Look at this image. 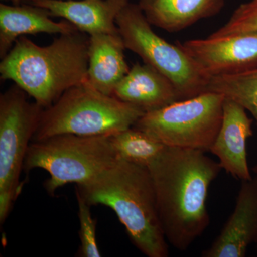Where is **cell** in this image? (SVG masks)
I'll return each mask as SVG.
<instances>
[{
    "instance_id": "277c9868",
    "label": "cell",
    "mask_w": 257,
    "mask_h": 257,
    "mask_svg": "<svg viewBox=\"0 0 257 257\" xmlns=\"http://www.w3.org/2000/svg\"><path fill=\"white\" fill-rule=\"evenodd\" d=\"M145 114L140 108L83 83L70 88L43 109L32 141L64 134L114 135L133 127Z\"/></svg>"
},
{
    "instance_id": "3957f363",
    "label": "cell",
    "mask_w": 257,
    "mask_h": 257,
    "mask_svg": "<svg viewBox=\"0 0 257 257\" xmlns=\"http://www.w3.org/2000/svg\"><path fill=\"white\" fill-rule=\"evenodd\" d=\"M85 34H62L45 47L19 37L2 59L1 79L13 81L39 105L48 107L70 88L87 82L89 37Z\"/></svg>"
},
{
    "instance_id": "4fadbf2b",
    "label": "cell",
    "mask_w": 257,
    "mask_h": 257,
    "mask_svg": "<svg viewBox=\"0 0 257 257\" xmlns=\"http://www.w3.org/2000/svg\"><path fill=\"white\" fill-rule=\"evenodd\" d=\"M128 0H39L35 4L48 10L51 17L67 20L89 35L118 33L116 18Z\"/></svg>"
},
{
    "instance_id": "8fae6325",
    "label": "cell",
    "mask_w": 257,
    "mask_h": 257,
    "mask_svg": "<svg viewBox=\"0 0 257 257\" xmlns=\"http://www.w3.org/2000/svg\"><path fill=\"white\" fill-rule=\"evenodd\" d=\"M252 122L243 106L225 97L220 130L209 151L217 157L222 170L241 182L253 178L246 152Z\"/></svg>"
},
{
    "instance_id": "7a4b0ae2",
    "label": "cell",
    "mask_w": 257,
    "mask_h": 257,
    "mask_svg": "<svg viewBox=\"0 0 257 257\" xmlns=\"http://www.w3.org/2000/svg\"><path fill=\"white\" fill-rule=\"evenodd\" d=\"M76 193L92 205L114 211L135 246L148 257H167L156 194L147 167L118 160L96 178L77 185Z\"/></svg>"
},
{
    "instance_id": "52a82bcc",
    "label": "cell",
    "mask_w": 257,
    "mask_h": 257,
    "mask_svg": "<svg viewBox=\"0 0 257 257\" xmlns=\"http://www.w3.org/2000/svg\"><path fill=\"white\" fill-rule=\"evenodd\" d=\"M116 25L126 49L170 79L180 100L207 92L209 79L178 44H170L152 30L138 4L128 3L116 17Z\"/></svg>"
},
{
    "instance_id": "ac0fdd59",
    "label": "cell",
    "mask_w": 257,
    "mask_h": 257,
    "mask_svg": "<svg viewBox=\"0 0 257 257\" xmlns=\"http://www.w3.org/2000/svg\"><path fill=\"white\" fill-rule=\"evenodd\" d=\"M207 92L223 94L249 111L257 124V68L241 72L211 77Z\"/></svg>"
},
{
    "instance_id": "d6986e66",
    "label": "cell",
    "mask_w": 257,
    "mask_h": 257,
    "mask_svg": "<svg viewBox=\"0 0 257 257\" xmlns=\"http://www.w3.org/2000/svg\"><path fill=\"white\" fill-rule=\"evenodd\" d=\"M257 32V0L240 5L221 28L209 37H219L245 32Z\"/></svg>"
},
{
    "instance_id": "ffe728a7",
    "label": "cell",
    "mask_w": 257,
    "mask_h": 257,
    "mask_svg": "<svg viewBox=\"0 0 257 257\" xmlns=\"http://www.w3.org/2000/svg\"><path fill=\"white\" fill-rule=\"evenodd\" d=\"M78 203L79 219V238L80 247L78 256L82 257H99L101 252L98 247L96 238V221L93 219L90 205L79 194L76 193Z\"/></svg>"
},
{
    "instance_id": "2e32d148",
    "label": "cell",
    "mask_w": 257,
    "mask_h": 257,
    "mask_svg": "<svg viewBox=\"0 0 257 257\" xmlns=\"http://www.w3.org/2000/svg\"><path fill=\"white\" fill-rule=\"evenodd\" d=\"M225 0H140L149 23L169 32L182 31L220 13Z\"/></svg>"
},
{
    "instance_id": "9c48e42d",
    "label": "cell",
    "mask_w": 257,
    "mask_h": 257,
    "mask_svg": "<svg viewBox=\"0 0 257 257\" xmlns=\"http://www.w3.org/2000/svg\"><path fill=\"white\" fill-rule=\"evenodd\" d=\"M177 43L209 79L257 68V32Z\"/></svg>"
},
{
    "instance_id": "30bf717a",
    "label": "cell",
    "mask_w": 257,
    "mask_h": 257,
    "mask_svg": "<svg viewBox=\"0 0 257 257\" xmlns=\"http://www.w3.org/2000/svg\"><path fill=\"white\" fill-rule=\"evenodd\" d=\"M257 243V177L242 181L234 211L203 257H244Z\"/></svg>"
},
{
    "instance_id": "44dd1931",
    "label": "cell",
    "mask_w": 257,
    "mask_h": 257,
    "mask_svg": "<svg viewBox=\"0 0 257 257\" xmlns=\"http://www.w3.org/2000/svg\"><path fill=\"white\" fill-rule=\"evenodd\" d=\"M5 1H11L13 2V3H20V2H23V1H28L30 2V3H32V4H35V3H36L37 2H38L39 0H5Z\"/></svg>"
},
{
    "instance_id": "ba28073f",
    "label": "cell",
    "mask_w": 257,
    "mask_h": 257,
    "mask_svg": "<svg viewBox=\"0 0 257 257\" xmlns=\"http://www.w3.org/2000/svg\"><path fill=\"white\" fill-rule=\"evenodd\" d=\"M18 85L0 96V221L6 220L20 190V175L44 108Z\"/></svg>"
},
{
    "instance_id": "7402d4cb",
    "label": "cell",
    "mask_w": 257,
    "mask_h": 257,
    "mask_svg": "<svg viewBox=\"0 0 257 257\" xmlns=\"http://www.w3.org/2000/svg\"><path fill=\"white\" fill-rule=\"evenodd\" d=\"M251 171H252L253 173H254V175H256V177H257V165L253 166L252 168H251Z\"/></svg>"
},
{
    "instance_id": "7c38bea8",
    "label": "cell",
    "mask_w": 257,
    "mask_h": 257,
    "mask_svg": "<svg viewBox=\"0 0 257 257\" xmlns=\"http://www.w3.org/2000/svg\"><path fill=\"white\" fill-rule=\"evenodd\" d=\"M112 96L145 113L180 100L173 83L150 64L136 63L115 87Z\"/></svg>"
},
{
    "instance_id": "9a60e30c",
    "label": "cell",
    "mask_w": 257,
    "mask_h": 257,
    "mask_svg": "<svg viewBox=\"0 0 257 257\" xmlns=\"http://www.w3.org/2000/svg\"><path fill=\"white\" fill-rule=\"evenodd\" d=\"M48 10L32 5H0V57L4 58L15 41L25 35L67 34L79 30L67 20L53 21Z\"/></svg>"
},
{
    "instance_id": "8992f818",
    "label": "cell",
    "mask_w": 257,
    "mask_h": 257,
    "mask_svg": "<svg viewBox=\"0 0 257 257\" xmlns=\"http://www.w3.org/2000/svg\"><path fill=\"white\" fill-rule=\"evenodd\" d=\"M225 96L205 92L145 113L134 127L167 147L209 151L220 130Z\"/></svg>"
},
{
    "instance_id": "5bb4252c",
    "label": "cell",
    "mask_w": 257,
    "mask_h": 257,
    "mask_svg": "<svg viewBox=\"0 0 257 257\" xmlns=\"http://www.w3.org/2000/svg\"><path fill=\"white\" fill-rule=\"evenodd\" d=\"M89 37L87 82L96 90L112 96L116 84L130 69L125 60L122 37L119 32Z\"/></svg>"
},
{
    "instance_id": "e0dca14e",
    "label": "cell",
    "mask_w": 257,
    "mask_h": 257,
    "mask_svg": "<svg viewBox=\"0 0 257 257\" xmlns=\"http://www.w3.org/2000/svg\"><path fill=\"white\" fill-rule=\"evenodd\" d=\"M111 141L120 160L147 168L167 147L154 137L134 126L111 135Z\"/></svg>"
},
{
    "instance_id": "6da1fadb",
    "label": "cell",
    "mask_w": 257,
    "mask_h": 257,
    "mask_svg": "<svg viewBox=\"0 0 257 257\" xmlns=\"http://www.w3.org/2000/svg\"><path fill=\"white\" fill-rule=\"evenodd\" d=\"M148 169L166 239L186 251L210 224L208 192L222 168L202 150L167 147Z\"/></svg>"
},
{
    "instance_id": "5b68a950",
    "label": "cell",
    "mask_w": 257,
    "mask_h": 257,
    "mask_svg": "<svg viewBox=\"0 0 257 257\" xmlns=\"http://www.w3.org/2000/svg\"><path fill=\"white\" fill-rule=\"evenodd\" d=\"M118 160L111 135L88 137L64 134L32 141L23 170H46L50 177L45 182V188L53 195L65 184L88 183Z\"/></svg>"
}]
</instances>
